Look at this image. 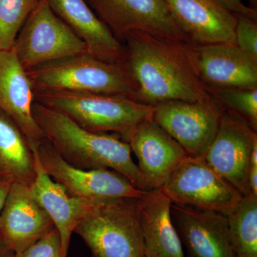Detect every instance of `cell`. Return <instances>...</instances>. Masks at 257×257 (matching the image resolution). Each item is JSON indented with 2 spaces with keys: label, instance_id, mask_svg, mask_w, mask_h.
<instances>
[{
  "label": "cell",
  "instance_id": "obj_26",
  "mask_svg": "<svg viewBox=\"0 0 257 257\" xmlns=\"http://www.w3.org/2000/svg\"><path fill=\"white\" fill-rule=\"evenodd\" d=\"M15 257H67L62 251L60 234L57 229L44 236L37 242Z\"/></svg>",
  "mask_w": 257,
  "mask_h": 257
},
{
  "label": "cell",
  "instance_id": "obj_19",
  "mask_svg": "<svg viewBox=\"0 0 257 257\" xmlns=\"http://www.w3.org/2000/svg\"><path fill=\"white\" fill-rule=\"evenodd\" d=\"M35 164V178L30 188L34 197L46 211L60 234L62 251L68 254L71 238L85 214L90 199L70 195L44 170L36 146L30 145Z\"/></svg>",
  "mask_w": 257,
  "mask_h": 257
},
{
  "label": "cell",
  "instance_id": "obj_17",
  "mask_svg": "<svg viewBox=\"0 0 257 257\" xmlns=\"http://www.w3.org/2000/svg\"><path fill=\"white\" fill-rule=\"evenodd\" d=\"M34 101L31 81L14 50H0V110L18 125L30 145L37 146L45 136L34 118Z\"/></svg>",
  "mask_w": 257,
  "mask_h": 257
},
{
  "label": "cell",
  "instance_id": "obj_3",
  "mask_svg": "<svg viewBox=\"0 0 257 257\" xmlns=\"http://www.w3.org/2000/svg\"><path fill=\"white\" fill-rule=\"evenodd\" d=\"M35 101L67 115L92 133L124 140L143 120L152 118L154 106L120 95L70 91H35Z\"/></svg>",
  "mask_w": 257,
  "mask_h": 257
},
{
  "label": "cell",
  "instance_id": "obj_5",
  "mask_svg": "<svg viewBox=\"0 0 257 257\" xmlns=\"http://www.w3.org/2000/svg\"><path fill=\"white\" fill-rule=\"evenodd\" d=\"M137 199H90L74 233L82 238L92 257H145Z\"/></svg>",
  "mask_w": 257,
  "mask_h": 257
},
{
  "label": "cell",
  "instance_id": "obj_23",
  "mask_svg": "<svg viewBox=\"0 0 257 257\" xmlns=\"http://www.w3.org/2000/svg\"><path fill=\"white\" fill-rule=\"evenodd\" d=\"M223 110L234 115L257 131V89L209 87Z\"/></svg>",
  "mask_w": 257,
  "mask_h": 257
},
{
  "label": "cell",
  "instance_id": "obj_6",
  "mask_svg": "<svg viewBox=\"0 0 257 257\" xmlns=\"http://www.w3.org/2000/svg\"><path fill=\"white\" fill-rule=\"evenodd\" d=\"M12 48L26 71L87 52L84 42L54 13L47 0H40L29 15Z\"/></svg>",
  "mask_w": 257,
  "mask_h": 257
},
{
  "label": "cell",
  "instance_id": "obj_9",
  "mask_svg": "<svg viewBox=\"0 0 257 257\" xmlns=\"http://www.w3.org/2000/svg\"><path fill=\"white\" fill-rule=\"evenodd\" d=\"M222 112L216 99L208 102L169 101L154 106L152 119L188 156L201 157L215 138Z\"/></svg>",
  "mask_w": 257,
  "mask_h": 257
},
{
  "label": "cell",
  "instance_id": "obj_7",
  "mask_svg": "<svg viewBox=\"0 0 257 257\" xmlns=\"http://www.w3.org/2000/svg\"><path fill=\"white\" fill-rule=\"evenodd\" d=\"M172 204L227 214L243 196L202 157L187 155L160 189Z\"/></svg>",
  "mask_w": 257,
  "mask_h": 257
},
{
  "label": "cell",
  "instance_id": "obj_21",
  "mask_svg": "<svg viewBox=\"0 0 257 257\" xmlns=\"http://www.w3.org/2000/svg\"><path fill=\"white\" fill-rule=\"evenodd\" d=\"M0 174L30 187L35 178V157L28 139L13 119L0 110Z\"/></svg>",
  "mask_w": 257,
  "mask_h": 257
},
{
  "label": "cell",
  "instance_id": "obj_28",
  "mask_svg": "<svg viewBox=\"0 0 257 257\" xmlns=\"http://www.w3.org/2000/svg\"><path fill=\"white\" fill-rule=\"evenodd\" d=\"M248 186L249 192L257 195V142L253 145L250 157Z\"/></svg>",
  "mask_w": 257,
  "mask_h": 257
},
{
  "label": "cell",
  "instance_id": "obj_4",
  "mask_svg": "<svg viewBox=\"0 0 257 257\" xmlns=\"http://www.w3.org/2000/svg\"><path fill=\"white\" fill-rule=\"evenodd\" d=\"M35 91H70L127 96L137 85L126 62H106L87 52L52 61L27 71Z\"/></svg>",
  "mask_w": 257,
  "mask_h": 257
},
{
  "label": "cell",
  "instance_id": "obj_15",
  "mask_svg": "<svg viewBox=\"0 0 257 257\" xmlns=\"http://www.w3.org/2000/svg\"><path fill=\"white\" fill-rule=\"evenodd\" d=\"M171 210L184 257H235L226 214L174 204Z\"/></svg>",
  "mask_w": 257,
  "mask_h": 257
},
{
  "label": "cell",
  "instance_id": "obj_1",
  "mask_svg": "<svg viewBox=\"0 0 257 257\" xmlns=\"http://www.w3.org/2000/svg\"><path fill=\"white\" fill-rule=\"evenodd\" d=\"M122 44L138 89L136 101L155 106L169 101L215 99L199 76L194 45L143 32H130Z\"/></svg>",
  "mask_w": 257,
  "mask_h": 257
},
{
  "label": "cell",
  "instance_id": "obj_8",
  "mask_svg": "<svg viewBox=\"0 0 257 257\" xmlns=\"http://www.w3.org/2000/svg\"><path fill=\"white\" fill-rule=\"evenodd\" d=\"M36 150L45 172L74 197L86 199H138L145 192L116 171L83 170L74 167L64 160L46 138L36 146Z\"/></svg>",
  "mask_w": 257,
  "mask_h": 257
},
{
  "label": "cell",
  "instance_id": "obj_11",
  "mask_svg": "<svg viewBox=\"0 0 257 257\" xmlns=\"http://www.w3.org/2000/svg\"><path fill=\"white\" fill-rule=\"evenodd\" d=\"M256 142V132L242 120L223 110L215 138L202 157L241 195L246 196L250 193V157Z\"/></svg>",
  "mask_w": 257,
  "mask_h": 257
},
{
  "label": "cell",
  "instance_id": "obj_20",
  "mask_svg": "<svg viewBox=\"0 0 257 257\" xmlns=\"http://www.w3.org/2000/svg\"><path fill=\"white\" fill-rule=\"evenodd\" d=\"M137 205L145 257H184L169 198L160 189L145 191Z\"/></svg>",
  "mask_w": 257,
  "mask_h": 257
},
{
  "label": "cell",
  "instance_id": "obj_18",
  "mask_svg": "<svg viewBox=\"0 0 257 257\" xmlns=\"http://www.w3.org/2000/svg\"><path fill=\"white\" fill-rule=\"evenodd\" d=\"M50 8L82 40L87 52L113 63L126 62L124 45L96 16L86 0H47Z\"/></svg>",
  "mask_w": 257,
  "mask_h": 257
},
{
  "label": "cell",
  "instance_id": "obj_27",
  "mask_svg": "<svg viewBox=\"0 0 257 257\" xmlns=\"http://www.w3.org/2000/svg\"><path fill=\"white\" fill-rule=\"evenodd\" d=\"M218 3L236 16L245 17L256 20V10L243 4L241 0H216Z\"/></svg>",
  "mask_w": 257,
  "mask_h": 257
},
{
  "label": "cell",
  "instance_id": "obj_32",
  "mask_svg": "<svg viewBox=\"0 0 257 257\" xmlns=\"http://www.w3.org/2000/svg\"><path fill=\"white\" fill-rule=\"evenodd\" d=\"M251 1H252L253 3H254V1H255V3H256V0H251Z\"/></svg>",
  "mask_w": 257,
  "mask_h": 257
},
{
  "label": "cell",
  "instance_id": "obj_24",
  "mask_svg": "<svg viewBox=\"0 0 257 257\" xmlns=\"http://www.w3.org/2000/svg\"><path fill=\"white\" fill-rule=\"evenodd\" d=\"M40 0H0V50H10Z\"/></svg>",
  "mask_w": 257,
  "mask_h": 257
},
{
  "label": "cell",
  "instance_id": "obj_25",
  "mask_svg": "<svg viewBox=\"0 0 257 257\" xmlns=\"http://www.w3.org/2000/svg\"><path fill=\"white\" fill-rule=\"evenodd\" d=\"M235 44L241 50L257 60L256 20L237 16L235 30Z\"/></svg>",
  "mask_w": 257,
  "mask_h": 257
},
{
  "label": "cell",
  "instance_id": "obj_2",
  "mask_svg": "<svg viewBox=\"0 0 257 257\" xmlns=\"http://www.w3.org/2000/svg\"><path fill=\"white\" fill-rule=\"evenodd\" d=\"M34 118L45 138L69 164L83 169H109L126 177L145 191L138 165L126 142L111 134L92 133L82 128L67 115L35 101Z\"/></svg>",
  "mask_w": 257,
  "mask_h": 257
},
{
  "label": "cell",
  "instance_id": "obj_13",
  "mask_svg": "<svg viewBox=\"0 0 257 257\" xmlns=\"http://www.w3.org/2000/svg\"><path fill=\"white\" fill-rule=\"evenodd\" d=\"M55 229L30 187L13 182L0 216V236L8 248L22 252Z\"/></svg>",
  "mask_w": 257,
  "mask_h": 257
},
{
  "label": "cell",
  "instance_id": "obj_31",
  "mask_svg": "<svg viewBox=\"0 0 257 257\" xmlns=\"http://www.w3.org/2000/svg\"><path fill=\"white\" fill-rule=\"evenodd\" d=\"M6 179V178H5L4 177H3V175H1V174H0V179Z\"/></svg>",
  "mask_w": 257,
  "mask_h": 257
},
{
  "label": "cell",
  "instance_id": "obj_10",
  "mask_svg": "<svg viewBox=\"0 0 257 257\" xmlns=\"http://www.w3.org/2000/svg\"><path fill=\"white\" fill-rule=\"evenodd\" d=\"M96 16L122 43L132 32L187 42L164 0H86Z\"/></svg>",
  "mask_w": 257,
  "mask_h": 257
},
{
  "label": "cell",
  "instance_id": "obj_14",
  "mask_svg": "<svg viewBox=\"0 0 257 257\" xmlns=\"http://www.w3.org/2000/svg\"><path fill=\"white\" fill-rule=\"evenodd\" d=\"M164 1L189 43L235 44L237 16L216 0Z\"/></svg>",
  "mask_w": 257,
  "mask_h": 257
},
{
  "label": "cell",
  "instance_id": "obj_16",
  "mask_svg": "<svg viewBox=\"0 0 257 257\" xmlns=\"http://www.w3.org/2000/svg\"><path fill=\"white\" fill-rule=\"evenodd\" d=\"M194 46L199 76L207 87L257 89V60L236 44Z\"/></svg>",
  "mask_w": 257,
  "mask_h": 257
},
{
  "label": "cell",
  "instance_id": "obj_29",
  "mask_svg": "<svg viewBox=\"0 0 257 257\" xmlns=\"http://www.w3.org/2000/svg\"><path fill=\"white\" fill-rule=\"evenodd\" d=\"M13 182L7 179H0V216Z\"/></svg>",
  "mask_w": 257,
  "mask_h": 257
},
{
  "label": "cell",
  "instance_id": "obj_30",
  "mask_svg": "<svg viewBox=\"0 0 257 257\" xmlns=\"http://www.w3.org/2000/svg\"><path fill=\"white\" fill-rule=\"evenodd\" d=\"M0 257H15V253L8 248L0 236Z\"/></svg>",
  "mask_w": 257,
  "mask_h": 257
},
{
  "label": "cell",
  "instance_id": "obj_12",
  "mask_svg": "<svg viewBox=\"0 0 257 257\" xmlns=\"http://www.w3.org/2000/svg\"><path fill=\"white\" fill-rule=\"evenodd\" d=\"M123 140L138 158L145 191L160 189L187 155L152 118L137 124Z\"/></svg>",
  "mask_w": 257,
  "mask_h": 257
},
{
  "label": "cell",
  "instance_id": "obj_22",
  "mask_svg": "<svg viewBox=\"0 0 257 257\" xmlns=\"http://www.w3.org/2000/svg\"><path fill=\"white\" fill-rule=\"evenodd\" d=\"M226 216L235 257H257V195L243 196Z\"/></svg>",
  "mask_w": 257,
  "mask_h": 257
}]
</instances>
